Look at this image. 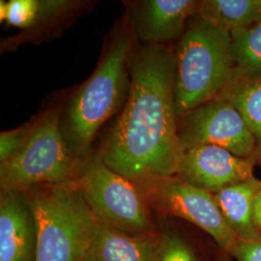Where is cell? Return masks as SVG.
<instances>
[{
  "mask_svg": "<svg viewBox=\"0 0 261 261\" xmlns=\"http://www.w3.org/2000/svg\"><path fill=\"white\" fill-rule=\"evenodd\" d=\"M160 242L156 233H126L99 221L88 261H157Z\"/></svg>",
  "mask_w": 261,
  "mask_h": 261,
  "instance_id": "cell-12",
  "label": "cell"
},
{
  "mask_svg": "<svg viewBox=\"0 0 261 261\" xmlns=\"http://www.w3.org/2000/svg\"><path fill=\"white\" fill-rule=\"evenodd\" d=\"M231 39L233 77L261 72V22L234 34Z\"/></svg>",
  "mask_w": 261,
  "mask_h": 261,
  "instance_id": "cell-17",
  "label": "cell"
},
{
  "mask_svg": "<svg viewBox=\"0 0 261 261\" xmlns=\"http://www.w3.org/2000/svg\"><path fill=\"white\" fill-rule=\"evenodd\" d=\"M253 222L261 233V189L255 196L253 204Z\"/></svg>",
  "mask_w": 261,
  "mask_h": 261,
  "instance_id": "cell-21",
  "label": "cell"
},
{
  "mask_svg": "<svg viewBox=\"0 0 261 261\" xmlns=\"http://www.w3.org/2000/svg\"><path fill=\"white\" fill-rule=\"evenodd\" d=\"M157 261H196L189 246L174 235L161 237Z\"/></svg>",
  "mask_w": 261,
  "mask_h": 261,
  "instance_id": "cell-19",
  "label": "cell"
},
{
  "mask_svg": "<svg viewBox=\"0 0 261 261\" xmlns=\"http://www.w3.org/2000/svg\"><path fill=\"white\" fill-rule=\"evenodd\" d=\"M257 163L215 145H196L185 150L177 176L215 194L222 189L253 177Z\"/></svg>",
  "mask_w": 261,
  "mask_h": 261,
  "instance_id": "cell-9",
  "label": "cell"
},
{
  "mask_svg": "<svg viewBox=\"0 0 261 261\" xmlns=\"http://www.w3.org/2000/svg\"><path fill=\"white\" fill-rule=\"evenodd\" d=\"M130 85L121 115L99 151L113 171L137 181L177 176L185 147L174 108L175 54L147 45L130 58Z\"/></svg>",
  "mask_w": 261,
  "mask_h": 261,
  "instance_id": "cell-1",
  "label": "cell"
},
{
  "mask_svg": "<svg viewBox=\"0 0 261 261\" xmlns=\"http://www.w3.org/2000/svg\"><path fill=\"white\" fill-rule=\"evenodd\" d=\"M75 2L65 0H11L1 1V19L19 28H30L65 13Z\"/></svg>",
  "mask_w": 261,
  "mask_h": 261,
  "instance_id": "cell-16",
  "label": "cell"
},
{
  "mask_svg": "<svg viewBox=\"0 0 261 261\" xmlns=\"http://www.w3.org/2000/svg\"><path fill=\"white\" fill-rule=\"evenodd\" d=\"M231 254L238 261H261V235L251 239H238Z\"/></svg>",
  "mask_w": 261,
  "mask_h": 261,
  "instance_id": "cell-20",
  "label": "cell"
},
{
  "mask_svg": "<svg viewBox=\"0 0 261 261\" xmlns=\"http://www.w3.org/2000/svg\"><path fill=\"white\" fill-rule=\"evenodd\" d=\"M197 15L232 36L261 22V0H200Z\"/></svg>",
  "mask_w": 261,
  "mask_h": 261,
  "instance_id": "cell-14",
  "label": "cell"
},
{
  "mask_svg": "<svg viewBox=\"0 0 261 261\" xmlns=\"http://www.w3.org/2000/svg\"><path fill=\"white\" fill-rule=\"evenodd\" d=\"M38 119L28 122L24 126L6 130L0 135V163L13 157L28 141L36 127Z\"/></svg>",
  "mask_w": 261,
  "mask_h": 261,
  "instance_id": "cell-18",
  "label": "cell"
},
{
  "mask_svg": "<svg viewBox=\"0 0 261 261\" xmlns=\"http://www.w3.org/2000/svg\"><path fill=\"white\" fill-rule=\"evenodd\" d=\"M178 137L185 150L215 145L242 158L254 159L255 140L241 113L223 97L197 107L178 121Z\"/></svg>",
  "mask_w": 261,
  "mask_h": 261,
  "instance_id": "cell-8",
  "label": "cell"
},
{
  "mask_svg": "<svg viewBox=\"0 0 261 261\" xmlns=\"http://www.w3.org/2000/svg\"><path fill=\"white\" fill-rule=\"evenodd\" d=\"M196 0H145L132 12L135 33L148 45H164L185 32L187 21L197 15Z\"/></svg>",
  "mask_w": 261,
  "mask_h": 261,
  "instance_id": "cell-10",
  "label": "cell"
},
{
  "mask_svg": "<svg viewBox=\"0 0 261 261\" xmlns=\"http://www.w3.org/2000/svg\"><path fill=\"white\" fill-rule=\"evenodd\" d=\"M133 43L129 32L114 38L93 75L75 94L67 109L61 128L69 148L77 158L89 154L97 132L128 97Z\"/></svg>",
  "mask_w": 261,
  "mask_h": 261,
  "instance_id": "cell-3",
  "label": "cell"
},
{
  "mask_svg": "<svg viewBox=\"0 0 261 261\" xmlns=\"http://www.w3.org/2000/svg\"><path fill=\"white\" fill-rule=\"evenodd\" d=\"M34 217L22 192L2 191L0 199V261H35Z\"/></svg>",
  "mask_w": 261,
  "mask_h": 261,
  "instance_id": "cell-11",
  "label": "cell"
},
{
  "mask_svg": "<svg viewBox=\"0 0 261 261\" xmlns=\"http://www.w3.org/2000/svg\"><path fill=\"white\" fill-rule=\"evenodd\" d=\"M260 189V179L253 176L213 194L226 224L238 239H251L261 235L253 222L254 199Z\"/></svg>",
  "mask_w": 261,
  "mask_h": 261,
  "instance_id": "cell-13",
  "label": "cell"
},
{
  "mask_svg": "<svg viewBox=\"0 0 261 261\" xmlns=\"http://www.w3.org/2000/svg\"><path fill=\"white\" fill-rule=\"evenodd\" d=\"M82 159L66 142L60 112L51 110L38 119L23 146L0 164L2 191L23 192L33 187L75 181Z\"/></svg>",
  "mask_w": 261,
  "mask_h": 261,
  "instance_id": "cell-5",
  "label": "cell"
},
{
  "mask_svg": "<svg viewBox=\"0 0 261 261\" xmlns=\"http://www.w3.org/2000/svg\"><path fill=\"white\" fill-rule=\"evenodd\" d=\"M28 190L36 229L35 261H88L99 221L77 181Z\"/></svg>",
  "mask_w": 261,
  "mask_h": 261,
  "instance_id": "cell-2",
  "label": "cell"
},
{
  "mask_svg": "<svg viewBox=\"0 0 261 261\" xmlns=\"http://www.w3.org/2000/svg\"><path fill=\"white\" fill-rule=\"evenodd\" d=\"M76 181L101 223L126 233H155L149 203L141 190L109 168L99 152L82 159Z\"/></svg>",
  "mask_w": 261,
  "mask_h": 261,
  "instance_id": "cell-6",
  "label": "cell"
},
{
  "mask_svg": "<svg viewBox=\"0 0 261 261\" xmlns=\"http://www.w3.org/2000/svg\"><path fill=\"white\" fill-rule=\"evenodd\" d=\"M135 183L159 213L186 220L209 234L225 252L233 251L238 237L226 224L212 193L178 176L150 175Z\"/></svg>",
  "mask_w": 261,
  "mask_h": 261,
  "instance_id": "cell-7",
  "label": "cell"
},
{
  "mask_svg": "<svg viewBox=\"0 0 261 261\" xmlns=\"http://www.w3.org/2000/svg\"><path fill=\"white\" fill-rule=\"evenodd\" d=\"M174 54V108L179 121L197 107L219 97L231 82L232 39L196 15Z\"/></svg>",
  "mask_w": 261,
  "mask_h": 261,
  "instance_id": "cell-4",
  "label": "cell"
},
{
  "mask_svg": "<svg viewBox=\"0 0 261 261\" xmlns=\"http://www.w3.org/2000/svg\"><path fill=\"white\" fill-rule=\"evenodd\" d=\"M220 97L241 113L255 140L254 160L261 164V72L233 77Z\"/></svg>",
  "mask_w": 261,
  "mask_h": 261,
  "instance_id": "cell-15",
  "label": "cell"
}]
</instances>
